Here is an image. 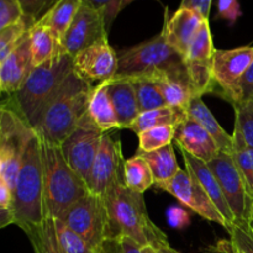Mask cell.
<instances>
[{"mask_svg": "<svg viewBox=\"0 0 253 253\" xmlns=\"http://www.w3.org/2000/svg\"><path fill=\"white\" fill-rule=\"evenodd\" d=\"M220 246V252L224 253H245L240 247H237L236 245L234 244L232 240L230 241H224L219 245Z\"/></svg>", "mask_w": 253, "mask_h": 253, "instance_id": "cell-48", "label": "cell"}, {"mask_svg": "<svg viewBox=\"0 0 253 253\" xmlns=\"http://www.w3.org/2000/svg\"><path fill=\"white\" fill-rule=\"evenodd\" d=\"M175 126L165 125L148 128L138 136V151L140 152H152L165 146L170 145L174 140Z\"/></svg>", "mask_w": 253, "mask_h": 253, "instance_id": "cell-33", "label": "cell"}, {"mask_svg": "<svg viewBox=\"0 0 253 253\" xmlns=\"http://www.w3.org/2000/svg\"><path fill=\"white\" fill-rule=\"evenodd\" d=\"M12 211L15 225L24 232L27 229L39 226L48 216L44 204L43 172L37 133L30 140L22 157L12 192Z\"/></svg>", "mask_w": 253, "mask_h": 253, "instance_id": "cell-5", "label": "cell"}, {"mask_svg": "<svg viewBox=\"0 0 253 253\" xmlns=\"http://www.w3.org/2000/svg\"><path fill=\"white\" fill-rule=\"evenodd\" d=\"M208 166L216 177L235 216V224H250L253 199L231 153L219 152Z\"/></svg>", "mask_w": 253, "mask_h": 253, "instance_id": "cell-10", "label": "cell"}, {"mask_svg": "<svg viewBox=\"0 0 253 253\" xmlns=\"http://www.w3.org/2000/svg\"><path fill=\"white\" fill-rule=\"evenodd\" d=\"M96 253H124L119 239H106L96 250Z\"/></svg>", "mask_w": 253, "mask_h": 253, "instance_id": "cell-45", "label": "cell"}, {"mask_svg": "<svg viewBox=\"0 0 253 253\" xmlns=\"http://www.w3.org/2000/svg\"><path fill=\"white\" fill-rule=\"evenodd\" d=\"M39 138L46 211L49 216L59 217L90 190L86 183L69 167L61 147Z\"/></svg>", "mask_w": 253, "mask_h": 253, "instance_id": "cell-6", "label": "cell"}, {"mask_svg": "<svg viewBox=\"0 0 253 253\" xmlns=\"http://www.w3.org/2000/svg\"><path fill=\"white\" fill-rule=\"evenodd\" d=\"M242 10L239 0H217L216 19L234 25L241 17Z\"/></svg>", "mask_w": 253, "mask_h": 253, "instance_id": "cell-41", "label": "cell"}, {"mask_svg": "<svg viewBox=\"0 0 253 253\" xmlns=\"http://www.w3.org/2000/svg\"><path fill=\"white\" fill-rule=\"evenodd\" d=\"M53 225L57 240L66 253H96L95 250L91 249L77 232L67 226L61 219L53 217Z\"/></svg>", "mask_w": 253, "mask_h": 253, "instance_id": "cell-34", "label": "cell"}, {"mask_svg": "<svg viewBox=\"0 0 253 253\" xmlns=\"http://www.w3.org/2000/svg\"><path fill=\"white\" fill-rule=\"evenodd\" d=\"M73 69L89 83L113 79L118 71V53L109 44L108 37L77 54L73 58Z\"/></svg>", "mask_w": 253, "mask_h": 253, "instance_id": "cell-15", "label": "cell"}, {"mask_svg": "<svg viewBox=\"0 0 253 253\" xmlns=\"http://www.w3.org/2000/svg\"><path fill=\"white\" fill-rule=\"evenodd\" d=\"M73 72V57L61 52L58 56L35 67L24 85L2 101L19 114L35 130L42 113L58 89Z\"/></svg>", "mask_w": 253, "mask_h": 253, "instance_id": "cell-2", "label": "cell"}, {"mask_svg": "<svg viewBox=\"0 0 253 253\" xmlns=\"http://www.w3.org/2000/svg\"><path fill=\"white\" fill-rule=\"evenodd\" d=\"M205 20L208 19L195 10L180 6L172 16H169V10L166 7L165 25L162 29L166 41L183 58H185Z\"/></svg>", "mask_w": 253, "mask_h": 253, "instance_id": "cell-17", "label": "cell"}, {"mask_svg": "<svg viewBox=\"0 0 253 253\" xmlns=\"http://www.w3.org/2000/svg\"><path fill=\"white\" fill-rule=\"evenodd\" d=\"M130 81L135 85L141 113L168 106L156 81L148 78H131Z\"/></svg>", "mask_w": 253, "mask_h": 253, "instance_id": "cell-31", "label": "cell"}, {"mask_svg": "<svg viewBox=\"0 0 253 253\" xmlns=\"http://www.w3.org/2000/svg\"><path fill=\"white\" fill-rule=\"evenodd\" d=\"M83 2H88V4L93 5L94 7L104 12L106 26L110 31L114 20L116 19L118 14L121 11L123 0H83Z\"/></svg>", "mask_w": 253, "mask_h": 253, "instance_id": "cell-42", "label": "cell"}, {"mask_svg": "<svg viewBox=\"0 0 253 253\" xmlns=\"http://www.w3.org/2000/svg\"><path fill=\"white\" fill-rule=\"evenodd\" d=\"M157 187L177 198L184 207L197 212L203 219L217 222L226 230L229 229L226 219L215 207L197 178L187 169H180L169 182L158 184Z\"/></svg>", "mask_w": 253, "mask_h": 253, "instance_id": "cell-14", "label": "cell"}, {"mask_svg": "<svg viewBox=\"0 0 253 253\" xmlns=\"http://www.w3.org/2000/svg\"><path fill=\"white\" fill-rule=\"evenodd\" d=\"M58 219L77 232L95 251L110 237L105 199L93 193H88L85 197L74 203Z\"/></svg>", "mask_w": 253, "mask_h": 253, "instance_id": "cell-8", "label": "cell"}, {"mask_svg": "<svg viewBox=\"0 0 253 253\" xmlns=\"http://www.w3.org/2000/svg\"><path fill=\"white\" fill-rule=\"evenodd\" d=\"M25 234L29 237L35 253H66L57 240L53 217L49 215L42 224L27 229Z\"/></svg>", "mask_w": 253, "mask_h": 253, "instance_id": "cell-29", "label": "cell"}, {"mask_svg": "<svg viewBox=\"0 0 253 253\" xmlns=\"http://www.w3.org/2000/svg\"><path fill=\"white\" fill-rule=\"evenodd\" d=\"M182 151L183 160L185 163V169L188 172L192 173L195 178L198 179V182L202 184V187L204 188V190L207 192V194L209 195L210 199L212 200V203L215 204V207L219 209V211L221 212L222 216L226 219L227 224H229V229L235 225V216L231 211V208H230L229 203H227L226 198H225L224 193H222L221 187H220L219 182H217L216 177L214 175V173L211 172V169L209 168L207 162L202 160H198L194 156L189 155L188 152H185L184 150ZM227 229V230H229Z\"/></svg>", "mask_w": 253, "mask_h": 253, "instance_id": "cell-20", "label": "cell"}, {"mask_svg": "<svg viewBox=\"0 0 253 253\" xmlns=\"http://www.w3.org/2000/svg\"><path fill=\"white\" fill-rule=\"evenodd\" d=\"M29 32L35 67L49 61L62 52L61 40L48 26L42 22H35Z\"/></svg>", "mask_w": 253, "mask_h": 253, "instance_id": "cell-24", "label": "cell"}, {"mask_svg": "<svg viewBox=\"0 0 253 253\" xmlns=\"http://www.w3.org/2000/svg\"><path fill=\"white\" fill-rule=\"evenodd\" d=\"M124 179L128 189L143 194L155 184L152 170L143 157L140 155L133 156L125 161L124 166Z\"/></svg>", "mask_w": 253, "mask_h": 253, "instance_id": "cell-28", "label": "cell"}, {"mask_svg": "<svg viewBox=\"0 0 253 253\" xmlns=\"http://www.w3.org/2000/svg\"><path fill=\"white\" fill-rule=\"evenodd\" d=\"M212 0H182L180 7L192 9L202 14L205 19L209 20L210 7H211Z\"/></svg>", "mask_w": 253, "mask_h": 253, "instance_id": "cell-44", "label": "cell"}, {"mask_svg": "<svg viewBox=\"0 0 253 253\" xmlns=\"http://www.w3.org/2000/svg\"><path fill=\"white\" fill-rule=\"evenodd\" d=\"M109 214L110 237H130L142 247L156 249L169 245L167 236L158 229L148 216L145 200L141 193L128 189L125 184H118L105 198Z\"/></svg>", "mask_w": 253, "mask_h": 253, "instance_id": "cell-4", "label": "cell"}, {"mask_svg": "<svg viewBox=\"0 0 253 253\" xmlns=\"http://www.w3.org/2000/svg\"><path fill=\"white\" fill-rule=\"evenodd\" d=\"M187 113L193 120H195L199 125H202L214 137L217 146H219L220 152H232L234 137H232V135H229L221 127V125L217 123V120L212 115L211 111L209 110V108L202 100V96H194L190 100L189 105L187 108Z\"/></svg>", "mask_w": 253, "mask_h": 253, "instance_id": "cell-23", "label": "cell"}, {"mask_svg": "<svg viewBox=\"0 0 253 253\" xmlns=\"http://www.w3.org/2000/svg\"><path fill=\"white\" fill-rule=\"evenodd\" d=\"M32 24L24 19L17 24L10 25L0 30V62L4 61L22 41L26 32L31 29Z\"/></svg>", "mask_w": 253, "mask_h": 253, "instance_id": "cell-35", "label": "cell"}, {"mask_svg": "<svg viewBox=\"0 0 253 253\" xmlns=\"http://www.w3.org/2000/svg\"><path fill=\"white\" fill-rule=\"evenodd\" d=\"M188 116L185 109L165 106V108L155 109V110L145 111L138 115V118L131 124L128 130L133 131L136 135H140L148 128L157 127V126L172 125L177 126L182 120Z\"/></svg>", "mask_w": 253, "mask_h": 253, "instance_id": "cell-26", "label": "cell"}, {"mask_svg": "<svg viewBox=\"0 0 253 253\" xmlns=\"http://www.w3.org/2000/svg\"><path fill=\"white\" fill-rule=\"evenodd\" d=\"M168 106L182 108L187 110L190 100L198 95L192 84L173 78H161L156 81Z\"/></svg>", "mask_w": 253, "mask_h": 253, "instance_id": "cell-30", "label": "cell"}, {"mask_svg": "<svg viewBox=\"0 0 253 253\" xmlns=\"http://www.w3.org/2000/svg\"><path fill=\"white\" fill-rule=\"evenodd\" d=\"M109 84H110V79L101 82L98 85L94 86L88 108L89 116L103 132L121 128L115 109L108 93Z\"/></svg>", "mask_w": 253, "mask_h": 253, "instance_id": "cell-22", "label": "cell"}, {"mask_svg": "<svg viewBox=\"0 0 253 253\" xmlns=\"http://www.w3.org/2000/svg\"><path fill=\"white\" fill-rule=\"evenodd\" d=\"M114 78H173L192 84L184 58L168 44L162 31L137 46L119 51Z\"/></svg>", "mask_w": 253, "mask_h": 253, "instance_id": "cell-3", "label": "cell"}, {"mask_svg": "<svg viewBox=\"0 0 253 253\" xmlns=\"http://www.w3.org/2000/svg\"><path fill=\"white\" fill-rule=\"evenodd\" d=\"M250 99H253V62L241 77L239 83L236 84L227 101L231 105H235V104L250 100Z\"/></svg>", "mask_w": 253, "mask_h": 253, "instance_id": "cell-38", "label": "cell"}, {"mask_svg": "<svg viewBox=\"0 0 253 253\" xmlns=\"http://www.w3.org/2000/svg\"><path fill=\"white\" fill-rule=\"evenodd\" d=\"M249 148H250V153H251V157L253 160V148H251V147H249Z\"/></svg>", "mask_w": 253, "mask_h": 253, "instance_id": "cell-52", "label": "cell"}, {"mask_svg": "<svg viewBox=\"0 0 253 253\" xmlns=\"http://www.w3.org/2000/svg\"><path fill=\"white\" fill-rule=\"evenodd\" d=\"M133 1H136V0H123V4H121V10L125 9V7L128 6L130 4H132ZM156 1H160V0H156Z\"/></svg>", "mask_w": 253, "mask_h": 253, "instance_id": "cell-50", "label": "cell"}, {"mask_svg": "<svg viewBox=\"0 0 253 253\" xmlns=\"http://www.w3.org/2000/svg\"><path fill=\"white\" fill-rule=\"evenodd\" d=\"M215 52L209 20H205L184 58L190 83L200 96L209 93L217 94L214 78Z\"/></svg>", "mask_w": 253, "mask_h": 253, "instance_id": "cell-11", "label": "cell"}, {"mask_svg": "<svg viewBox=\"0 0 253 253\" xmlns=\"http://www.w3.org/2000/svg\"><path fill=\"white\" fill-rule=\"evenodd\" d=\"M31 40L27 31L19 46L0 62V89L4 94H14L24 85L34 71Z\"/></svg>", "mask_w": 253, "mask_h": 253, "instance_id": "cell-18", "label": "cell"}, {"mask_svg": "<svg viewBox=\"0 0 253 253\" xmlns=\"http://www.w3.org/2000/svg\"><path fill=\"white\" fill-rule=\"evenodd\" d=\"M124 253H142V246L130 237H119Z\"/></svg>", "mask_w": 253, "mask_h": 253, "instance_id": "cell-47", "label": "cell"}, {"mask_svg": "<svg viewBox=\"0 0 253 253\" xmlns=\"http://www.w3.org/2000/svg\"><path fill=\"white\" fill-rule=\"evenodd\" d=\"M108 93L121 128H128L141 114L135 85L127 78H113Z\"/></svg>", "mask_w": 253, "mask_h": 253, "instance_id": "cell-21", "label": "cell"}, {"mask_svg": "<svg viewBox=\"0 0 253 253\" xmlns=\"http://www.w3.org/2000/svg\"><path fill=\"white\" fill-rule=\"evenodd\" d=\"M252 62L253 46L234 49H216L214 59V78L217 84V94L227 100Z\"/></svg>", "mask_w": 253, "mask_h": 253, "instance_id": "cell-16", "label": "cell"}, {"mask_svg": "<svg viewBox=\"0 0 253 253\" xmlns=\"http://www.w3.org/2000/svg\"><path fill=\"white\" fill-rule=\"evenodd\" d=\"M83 0H57L53 6L39 20L48 26L59 40L64 36L77 12L81 9Z\"/></svg>", "mask_w": 253, "mask_h": 253, "instance_id": "cell-27", "label": "cell"}, {"mask_svg": "<svg viewBox=\"0 0 253 253\" xmlns=\"http://www.w3.org/2000/svg\"><path fill=\"white\" fill-rule=\"evenodd\" d=\"M24 19L25 12L19 0H0V30Z\"/></svg>", "mask_w": 253, "mask_h": 253, "instance_id": "cell-37", "label": "cell"}, {"mask_svg": "<svg viewBox=\"0 0 253 253\" xmlns=\"http://www.w3.org/2000/svg\"><path fill=\"white\" fill-rule=\"evenodd\" d=\"M124 166L125 161L120 140H115L105 132L88 184L90 193L105 198L116 185L125 184Z\"/></svg>", "mask_w": 253, "mask_h": 253, "instance_id": "cell-12", "label": "cell"}, {"mask_svg": "<svg viewBox=\"0 0 253 253\" xmlns=\"http://www.w3.org/2000/svg\"><path fill=\"white\" fill-rule=\"evenodd\" d=\"M25 12V19L32 25L39 21L57 0H19Z\"/></svg>", "mask_w": 253, "mask_h": 253, "instance_id": "cell-40", "label": "cell"}, {"mask_svg": "<svg viewBox=\"0 0 253 253\" xmlns=\"http://www.w3.org/2000/svg\"><path fill=\"white\" fill-rule=\"evenodd\" d=\"M0 208L12 209V192L2 182H0Z\"/></svg>", "mask_w": 253, "mask_h": 253, "instance_id": "cell-46", "label": "cell"}, {"mask_svg": "<svg viewBox=\"0 0 253 253\" xmlns=\"http://www.w3.org/2000/svg\"><path fill=\"white\" fill-rule=\"evenodd\" d=\"M235 128L241 132L247 146L253 148V99L235 104Z\"/></svg>", "mask_w": 253, "mask_h": 253, "instance_id": "cell-36", "label": "cell"}, {"mask_svg": "<svg viewBox=\"0 0 253 253\" xmlns=\"http://www.w3.org/2000/svg\"><path fill=\"white\" fill-rule=\"evenodd\" d=\"M142 253H179L177 250L173 249L170 245L165 247H160V249H156L152 246H146L142 247Z\"/></svg>", "mask_w": 253, "mask_h": 253, "instance_id": "cell-49", "label": "cell"}, {"mask_svg": "<svg viewBox=\"0 0 253 253\" xmlns=\"http://www.w3.org/2000/svg\"><path fill=\"white\" fill-rule=\"evenodd\" d=\"M108 35L109 29L104 12L88 2H83L71 26L62 37V52L74 58L91 44L108 37Z\"/></svg>", "mask_w": 253, "mask_h": 253, "instance_id": "cell-13", "label": "cell"}, {"mask_svg": "<svg viewBox=\"0 0 253 253\" xmlns=\"http://www.w3.org/2000/svg\"><path fill=\"white\" fill-rule=\"evenodd\" d=\"M104 133L105 132L94 124L89 114H86L78 127L59 145L69 167L86 183V185L90 180L91 170Z\"/></svg>", "mask_w": 253, "mask_h": 253, "instance_id": "cell-9", "label": "cell"}, {"mask_svg": "<svg viewBox=\"0 0 253 253\" xmlns=\"http://www.w3.org/2000/svg\"><path fill=\"white\" fill-rule=\"evenodd\" d=\"M91 83L72 72L42 113L35 131L42 140L61 145L88 114Z\"/></svg>", "mask_w": 253, "mask_h": 253, "instance_id": "cell-1", "label": "cell"}, {"mask_svg": "<svg viewBox=\"0 0 253 253\" xmlns=\"http://www.w3.org/2000/svg\"><path fill=\"white\" fill-rule=\"evenodd\" d=\"M137 155L145 158L146 162L150 166L156 185L169 182L180 170L172 143L160 148V150L152 151V152H140L138 151Z\"/></svg>", "mask_w": 253, "mask_h": 253, "instance_id": "cell-25", "label": "cell"}, {"mask_svg": "<svg viewBox=\"0 0 253 253\" xmlns=\"http://www.w3.org/2000/svg\"><path fill=\"white\" fill-rule=\"evenodd\" d=\"M232 137H234V147H232L231 155L246 183L250 197L253 199V160L250 153V148L244 136L237 128H234Z\"/></svg>", "mask_w": 253, "mask_h": 253, "instance_id": "cell-32", "label": "cell"}, {"mask_svg": "<svg viewBox=\"0 0 253 253\" xmlns=\"http://www.w3.org/2000/svg\"><path fill=\"white\" fill-rule=\"evenodd\" d=\"M36 131L17 113L1 105L0 110V182L14 192L22 157Z\"/></svg>", "mask_w": 253, "mask_h": 253, "instance_id": "cell-7", "label": "cell"}, {"mask_svg": "<svg viewBox=\"0 0 253 253\" xmlns=\"http://www.w3.org/2000/svg\"><path fill=\"white\" fill-rule=\"evenodd\" d=\"M250 229L253 232V203H252V208H251V217H250Z\"/></svg>", "mask_w": 253, "mask_h": 253, "instance_id": "cell-51", "label": "cell"}, {"mask_svg": "<svg viewBox=\"0 0 253 253\" xmlns=\"http://www.w3.org/2000/svg\"><path fill=\"white\" fill-rule=\"evenodd\" d=\"M174 141L180 150L207 163L214 160L220 152L214 137L189 115L175 126Z\"/></svg>", "mask_w": 253, "mask_h": 253, "instance_id": "cell-19", "label": "cell"}, {"mask_svg": "<svg viewBox=\"0 0 253 253\" xmlns=\"http://www.w3.org/2000/svg\"><path fill=\"white\" fill-rule=\"evenodd\" d=\"M227 232L237 247L245 253H253V232L250 229V224H235Z\"/></svg>", "mask_w": 253, "mask_h": 253, "instance_id": "cell-39", "label": "cell"}, {"mask_svg": "<svg viewBox=\"0 0 253 253\" xmlns=\"http://www.w3.org/2000/svg\"><path fill=\"white\" fill-rule=\"evenodd\" d=\"M167 221L173 229L182 230L189 225L190 215L180 207H172L167 211Z\"/></svg>", "mask_w": 253, "mask_h": 253, "instance_id": "cell-43", "label": "cell"}]
</instances>
